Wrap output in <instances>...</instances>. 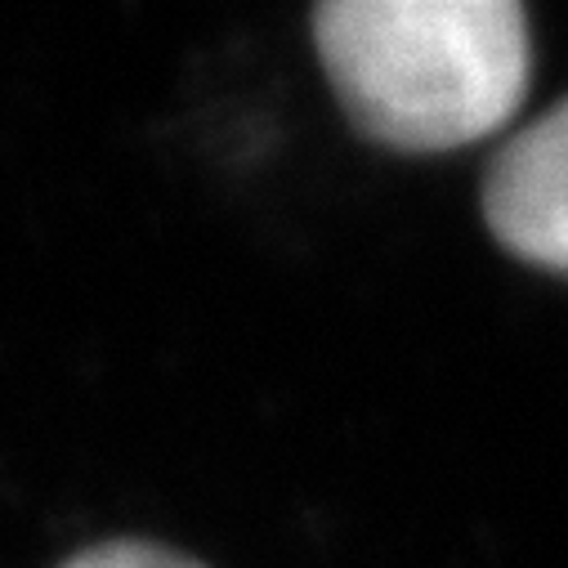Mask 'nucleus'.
I'll return each instance as SVG.
<instances>
[{
    "mask_svg": "<svg viewBox=\"0 0 568 568\" xmlns=\"http://www.w3.org/2000/svg\"><path fill=\"white\" fill-rule=\"evenodd\" d=\"M318 59L376 144L448 153L497 134L528 94V19L515 0H327Z\"/></svg>",
    "mask_w": 568,
    "mask_h": 568,
    "instance_id": "f257e3e1",
    "label": "nucleus"
},
{
    "mask_svg": "<svg viewBox=\"0 0 568 568\" xmlns=\"http://www.w3.org/2000/svg\"><path fill=\"white\" fill-rule=\"evenodd\" d=\"M493 237L550 273H568V99L506 139L484 180Z\"/></svg>",
    "mask_w": 568,
    "mask_h": 568,
    "instance_id": "f03ea898",
    "label": "nucleus"
},
{
    "mask_svg": "<svg viewBox=\"0 0 568 568\" xmlns=\"http://www.w3.org/2000/svg\"><path fill=\"white\" fill-rule=\"evenodd\" d=\"M63 568H202V564L158 541H103L72 555Z\"/></svg>",
    "mask_w": 568,
    "mask_h": 568,
    "instance_id": "7ed1b4c3",
    "label": "nucleus"
}]
</instances>
